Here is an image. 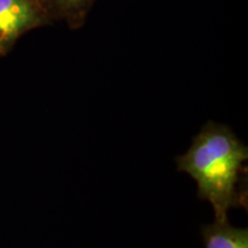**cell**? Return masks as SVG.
Wrapping results in <instances>:
<instances>
[{"instance_id":"cell-1","label":"cell","mask_w":248,"mask_h":248,"mask_svg":"<svg viewBox=\"0 0 248 248\" xmlns=\"http://www.w3.org/2000/svg\"><path fill=\"white\" fill-rule=\"evenodd\" d=\"M247 159L248 148L234 132L210 121L176 163L179 171L188 173L197 183L200 199L212 204L215 221L224 222L232 208L246 207Z\"/></svg>"},{"instance_id":"cell-2","label":"cell","mask_w":248,"mask_h":248,"mask_svg":"<svg viewBox=\"0 0 248 248\" xmlns=\"http://www.w3.org/2000/svg\"><path fill=\"white\" fill-rule=\"evenodd\" d=\"M52 23L42 0H0V58L23 35Z\"/></svg>"},{"instance_id":"cell-3","label":"cell","mask_w":248,"mask_h":248,"mask_svg":"<svg viewBox=\"0 0 248 248\" xmlns=\"http://www.w3.org/2000/svg\"><path fill=\"white\" fill-rule=\"evenodd\" d=\"M204 248H248V230L246 228H234L229 221L203 225Z\"/></svg>"},{"instance_id":"cell-4","label":"cell","mask_w":248,"mask_h":248,"mask_svg":"<svg viewBox=\"0 0 248 248\" xmlns=\"http://www.w3.org/2000/svg\"><path fill=\"white\" fill-rule=\"evenodd\" d=\"M51 20L64 21L71 29L84 24L95 0H42Z\"/></svg>"}]
</instances>
